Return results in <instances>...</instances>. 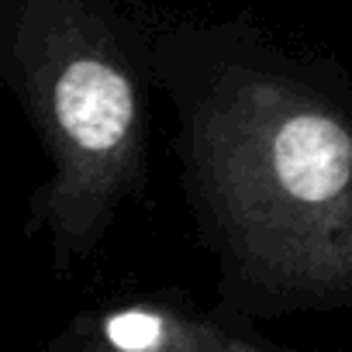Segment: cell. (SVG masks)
I'll list each match as a JSON object with an SVG mask.
<instances>
[{
    "instance_id": "obj_3",
    "label": "cell",
    "mask_w": 352,
    "mask_h": 352,
    "mask_svg": "<svg viewBox=\"0 0 352 352\" xmlns=\"http://www.w3.org/2000/svg\"><path fill=\"white\" fill-rule=\"evenodd\" d=\"M100 345L128 349V352H155V349H242L245 342L218 335L211 324L180 318L159 307H121L97 321Z\"/></svg>"
},
{
    "instance_id": "obj_1",
    "label": "cell",
    "mask_w": 352,
    "mask_h": 352,
    "mask_svg": "<svg viewBox=\"0 0 352 352\" xmlns=\"http://www.w3.org/2000/svg\"><path fill=\"white\" fill-rule=\"evenodd\" d=\"M194 169L242 270L283 297H352V128L273 76L225 83L197 118Z\"/></svg>"
},
{
    "instance_id": "obj_2",
    "label": "cell",
    "mask_w": 352,
    "mask_h": 352,
    "mask_svg": "<svg viewBox=\"0 0 352 352\" xmlns=\"http://www.w3.org/2000/svg\"><path fill=\"white\" fill-rule=\"evenodd\" d=\"M11 56L56 159L52 228L87 249L114 204L142 184V97L131 66L83 0H28Z\"/></svg>"
}]
</instances>
